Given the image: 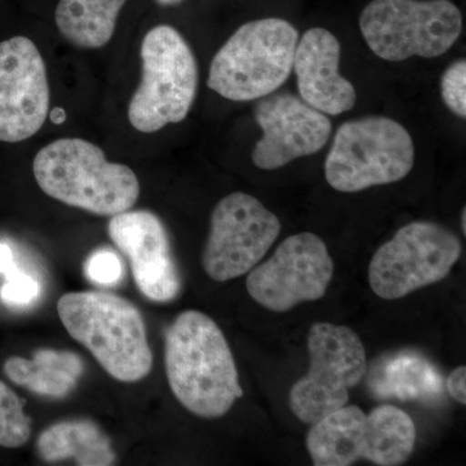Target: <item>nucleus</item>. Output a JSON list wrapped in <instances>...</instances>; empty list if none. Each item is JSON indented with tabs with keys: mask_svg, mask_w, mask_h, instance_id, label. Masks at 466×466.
I'll return each mask as SVG.
<instances>
[{
	"mask_svg": "<svg viewBox=\"0 0 466 466\" xmlns=\"http://www.w3.org/2000/svg\"><path fill=\"white\" fill-rule=\"evenodd\" d=\"M165 370L177 401L202 419L225 416L244 395L225 334L196 309L177 315L167 328Z\"/></svg>",
	"mask_w": 466,
	"mask_h": 466,
	"instance_id": "obj_1",
	"label": "nucleus"
},
{
	"mask_svg": "<svg viewBox=\"0 0 466 466\" xmlns=\"http://www.w3.org/2000/svg\"><path fill=\"white\" fill-rule=\"evenodd\" d=\"M57 314L73 339L91 352L116 381H142L153 367L142 312L130 300L104 291H70Z\"/></svg>",
	"mask_w": 466,
	"mask_h": 466,
	"instance_id": "obj_2",
	"label": "nucleus"
},
{
	"mask_svg": "<svg viewBox=\"0 0 466 466\" xmlns=\"http://www.w3.org/2000/svg\"><path fill=\"white\" fill-rule=\"evenodd\" d=\"M33 173L46 195L67 207L100 217L130 210L140 196L137 174L109 162L100 147L79 137H64L43 147Z\"/></svg>",
	"mask_w": 466,
	"mask_h": 466,
	"instance_id": "obj_3",
	"label": "nucleus"
},
{
	"mask_svg": "<svg viewBox=\"0 0 466 466\" xmlns=\"http://www.w3.org/2000/svg\"><path fill=\"white\" fill-rule=\"evenodd\" d=\"M299 36L283 18H262L238 27L211 61L208 86L232 101L262 99L289 78Z\"/></svg>",
	"mask_w": 466,
	"mask_h": 466,
	"instance_id": "obj_4",
	"label": "nucleus"
},
{
	"mask_svg": "<svg viewBox=\"0 0 466 466\" xmlns=\"http://www.w3.org/2000/svg\"><path fill=\"white\" fill-rule=\"evenodd\" d=\"M312 425L306 446L317 466H349L360 459L398 466L415 449L412 419L389 404L375 408L370 415L357 406H343Z\"/></svg>",
	"mask_w": 466,
	"mask_h": 466,
	"instance_id": "obj_5",
	"label": "nucleus"
},
{
	"mask_svg": "<svg viewBox=\"0 0 466 466\" xmlns=\"http://www.w3.org/2000/svg\"><path fill=\"white\" fill-rule=\"evenodd\" d=\"M142 82L128 106L135 130L153 134L180 124L191 112L198 87L195 55L173 26L158 25L142 42Z\"/></svg>",
	"mask_w": 466,
	"mask_h": 466,
	"instance_id": "obj_6",
	"label": "nucleus"
},
{
	"mask_svg": "<svg viewBox=\"0 0 466 466\" xmlns=\"http://www.w3.org/2000/svg\"><path fill=\"white\" fill-rule=\"evenodd\" d=\"M415 164L410 133L388 116H364L339 126L325 159V179L336 191L354 193L400 182Z\"/></svg>",
	"mask_w": 466,
	"mask_h": 466,
	"instance_id": "obj_7",
	"label": "nucleus"
},
{
	"mask_svg": "<svg viewBox=\"0 0 466 466\" xmlns=\"http://www.w3.org/2000/svg\"><path fill=\"white\" fill-rule=\"evenodd\" d=\"M359 24L377 56L400 63L446 54L462 32V15L450 0H373Z\"/></svg>",
	"mask_w": 466,
	"mask_h": 466,
	"instance_id": "obj_8",
	"label": "nucleus"
},
{
	"mask_svg": "<svg viewBox=\"0 0 466 466\" xmlns=\"http://www.w3.org/2000/svg\"><path fill=\"white\" fill-rule=\"evenodd\" d=\"M308 349L309 372L291 386L289 406L312 425L348 404L350 390L366 376L367 354L354 330L330 323L312 325Z\"/></svg>",
	"mask_w": 466,
	"mask_h": 466,
	"instance_id": "obj_9",
	"label": "nucleus"
},
{
	"mask_svg": "<svg viewBox=\"0 0 466 466\" xmlns=\"http://www.w3.org/2000/svg\"><path fill=\"white\" fill-rule=\"evenodd\" d=\"M461 251L458 236L443 226L410 223L376 251L368 268L370 288L380 299H403L446 279Z\"/></svg>",
	"mask_w": 466,
	"mask_h": 466,
	"instance_id": "obj_10",
	"label": "nucleus"
},
{
	"mask_svg": "<svg viewBox=\"0 0 466 466\" xmlns=\"http://www.w3.org/2000/svg\"><path fill=\"white\" fill-rule=\"evenodd\" d=\"M280 231V220L258 198L244 192L226 196L211 213L202 253L204 271L218 283L248 274L271 249Z\"/></svg>",
	"mask_w": 466,
	"mask_h": 466,
	"instance_id": "obj_11",
	"label": "nucleus"
},
{
	"mask_svg": "<svg viewBox=\"0 0 466 466\" xmlns=\"http://www.w3.org/2000/svg\"><path fill=\"white\" fill-rule=\"evenodd\" d=\"M334 263L327 245L311 232L289 236L262 265L250 269L251 299L274 312H288L302 302L323 299Z\"/></svg>",
	"mask_w": 466,
	"mask_h": 466,
	"instance_id": "obj_12",
	"label": "nucleus"
},
{
	"mask_svg": "<svg viewBox=\"0 0 466 466\" xmlns=\"http://www.w3.org/2000/svg\"><path fill=\"white\" fill-rule=\"evenodd\" d=\"M48 113L47 70L35 43L20 35L0 43V142L34 137Z\"/></svg>",
	"mask_w": 466,
	"mask_h": 466,
	"instance_id": "obj_13",
	"label": "nucleus"
},
{
	"mask_svg": "<svg viewBox=\"0 0 466 466\" xmlns=\"http://www.w3.org/2000/svg\"><path fill=\"white\" fill-rule=\"evenodd\" d=\"M254 116L263 135L254 146L251 159L262 170H276L320 152L332 134L327 115L290 92L262 97Z\"/></svg>",
	"mask_w": 466,
	"mask_h": 466,
	"instance_id": "obj_14",
	"label": "nucleus"
},
{
	"mask_svg": "<svg viewBox=\"0 0 466 466\" xmlns=\"http://www.w3.org/2000/svg\"><path fill=\"white\" fill-rule=\"evenodd\" d=\"M110 240L128 259L135 284L152 302L167 303L182 289L164 223L148 210H127L110 218Z\"/></svg>",
	"mask_w": 466,
	"mask_h": 466,
	"instance_id": "obj_15",
	"label": "nucleus"
},
{
	"mask_svg": "<svg viewBox=\"0 0 466 466\" xmlns=\"http://www.w3.org/2000/svg\"><path fill=\"white\" fill-rule=\"evenodd\" d=\"M339 42L321 27L303 34L294 55L300 99L327 116L342 115L357 103L354 86L339 75Z\"/></svg>",
	"mask_w": 466,
	"mask_h": 466,
	"instance_id": "obj_16",
	"label": "nucleus"
},
{
	"mask_svg": "<svg viewBox=\"0 0 466 466\" xmlns=\"http://www.w3.org/2000/svg\"><path fill=\"white\" fill-rule=\"evenodd\" d=\"M5 376L34 394L64 398L75 390L85 372L79 355L64 350L42 349L32 359L11 357L3 366Z\"/></svg>",
	"mask_w": 466,
	"mask_h": 466,
	"instance_id": "obj_17",
	"label": "nucleus"
},
{
	"mask_svg": "<svg viewBox=\"0 0 466 466\" xmlns=\"http://www.w3.org/2000/svg\"><path fill=\"white\" fill-rule=\"evenodd\" d=\"M39 456L47 462L75 460L76 465H115L116 456L109 438L90 420L56 422L36 441Z\"/></svg>",
	"mask_w": 466,
	"mask_h": 466,
	"instance_id": "obj_18",
	"label": "nucleus"
},
{
	"mask_svg": "<svg viewBox=\"0 0 466 466\" xmlns=\"http://www.w3.org/2000/svg\"><path fill=\"white\" fill-rule=\"evenodd\" d=\"M127 0H60L55 21L61 35L84 50L108 45Z\"/></svg>",
	"mask_w": 466,
	"mask_h": 466,
	"instance_id": "obj_19",
	"label": "nucleus"
},
{
	"mask_svg": "<svg viewBox=\"0 0 466 466\" xmlns=\"http://www.w3.org/2000/svg\"><path fill=\"white\" fill-rule=\"evenodd\" d=\"M383 368V376L376 380L377 394L397 397L400 400H429L443 392L441 376L419 355H398Z\"/></svg>",
	"mask_w": 466,
	"mask_h": 466,
	"instance_id": "obj_20",
	"label": "nucleus"
},
{
	"mask_svg": "<svg viewBox=\"0 0 466 466\" xmlns=\"http://www.w3.org/2000/svg\"><path fill=\"white\" fill-rule=\"evenodd\" d=\"M32 437V419L25 413V401L0 381V447L20 449Z\"/></svg>",
	"mask_w": 466,
	"mask_h": 466,
	"instance_id": "obj_21",
	"label": "nucleus"
},
{
	"mask_svg": "<svg viewBox=\"0 0 466 466\" xmlns=\"http://www.w3.org/2000/svg\"><path fill=\"white\" fill-rule=\"evenodd\" d=\"M41 294V287L33 276L18 269L5 275V283L0 287V300L8 308H27L33 305Z\"/></svg>",
	"mask_w": 466,
	"mask_h": 466,
	"instance_id": "obj_22",
	"label": "nucleus"
},
{
	"mask_svg": "<svg viewBox=\"0 0 466 466\" xmlns=\"http://www.w3.org/2000/svg\"><path fill=\"white\" fill-rule=\"evenodd\" d=\"M441 99L447 108L460 116H466V61H455L447 67L441 79Z\"/></svg>",
	"mask_w": 466,
	"mask_h": 466,
	"instance_id": "obj_23",
	"label": "nucleus"
},
{
	"mask_svg": "<svg viewBox=\"0 0 466 466\" xmlns=\"http://www.w3.org/2000/svg\"><path fill=\"white\" fill-rule=\"evenodd\" d=\"M85 271L92 283L101 287H112L119 283L124 276V266L116 253L110 250H97L88 257L85 263Z\"/></svg>",
	"mask_w": 466,
	"mask_h": 466,
	"instance_id": "obj_24",
	"label": "nucleus"
},
{
	"mask_svg": "<svg viewBox=\"0 0 466 466\" xmlns=\"http://www.w3.org/2000/svg\"><path fill=\"white\" fill-rule=\"evenodd\" d=\"M466 368L464 366L456 368L447 379V390H449L451 397L453 398L462 406L466 403Z\"/></svg>",
	"mask_w": 466,
	"mask_h": 466,
	"instance_id": "obj_25",
	"label": "nucleus"
},
{
	"mask_svg": "<svg viewBox=\"0 0 466 466\" xmlns=\"http://www.w3.org/2000/svg\"><path fill=\"white\" fill-rule=\"evenodd\" d=\"M16 268L14 251L7 244H0V274L7 275Z\"/></svg>",
	"mask_w": 466,
	"mask_h": 466,
	"instance_id": "obj_26",
	"label": "nucleus"
},
{
	"mask_svg": "<svg viewBox=\"0 0 466 466\" xmlns=\"http://www.w3.org/2000/svg\"><path fill=\"white\" fill-rule=\"evenodd\" d=\"M50 118L52 121V124L55 125H61L66 122V112L63 108H60V106H57V108H55L50 113Z\"/></svg>",
	"mask_w": 466,
	"mask_h": 466,
	"instance_id": "obj_27",
	"label": "nucleus"
},
{
	"mask_svg": "<svg viewBox=\"0 0 466 466\" xmlns=\"http://www.w3.org/2000/svg\"><path fill=\"white\" fill-rule=\"evenodd\" d=\"M159 5H164V7H171V5H180L183 0H156Z\"/></svg>",
	"mask_w": 466,
	"mask_h": 466,
	"instance_id": "obj_28",
	"label": "nucleus"
},
{
	"mask_svg": "<svg viewBox=\"0 0 466 466\" xmlns=\"http://www.w3.org/2000/svg\"><path fill=\"white\" fill-rule=\"evenodd\" d=\"M461 229H462V233H466V210H465V208H462V213H461Z\"/></svg>",
	"mask_w": 466,
	"mask_h": 466,
	"instance_id": "obj_29",
	"label": "nucleus"
}]
</instances>
